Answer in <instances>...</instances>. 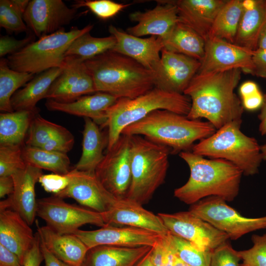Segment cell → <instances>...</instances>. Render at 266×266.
I'll return each instance as SVG.
<instances>
[{"label":"cell","mask_w":266,"mask_h":266,"mask_svg":"<svg viewBox=\"0 0 266 266\" xmlns=\"http://www.w3.org/2000/svg\"><path fill=\"white\" fill-rule=\"evenodd\" d=\"M243 108L253 111L261 108L264 100V95L259 90L257 92L241 98Z\"/></svg>","instance_id":"cell-49"},{"label":"cell","mask_w":266,"mask_h":266,"mask_svg":"<svg viewBox=\"0 0 266 266\" xmlns=\"http://www.w3.org/2000/svg\"><path fill=\"white\" fill-rule=\"evenodd\" d=\"M168 233L163 236L165 252L162 266H173L174 264V254L169 244L167 237Z\"/></svg>","instance_id":"cell-53"},{"label":"cell","mask_w":266,"mask_h":266,"mask_svg":"<svg viewBox=\"0 0 266 266\" xmlns=\"http://www.w3.org/2000/svg\"><path fill=\"white\" fill-rule=\"evenodd\" d=\"M173 266H190L183 262L174 255Z\"/></svg>","instance_id":"cell-58"},{"label":"cell","mask_w":266,"mask_h":266,"mask_svg":"<svg viewBox=\"0 0 266 266\" xmlns=\"http://www.w3.org/2000/svg\"><path fill=\"white\" fill-rule=\"evenodd\" d=\"M38 182L45 191L56 195L66 186L68 178L66 174L50 173L42 175Z\"/></svg>","instance_id":"cell-45"},{"label":"cell","mask_w":266,"mask_h":266,"mask_svg":"<svg viewBox=\"0 0 266 266\" xmlns=\"http://www.w3.org/2000/svg\"><path fill=\"white\" fill-rule=\"evenodd\" d=\"M95 93L94 81L85 61L77 57L67 56L61 73L51 85L45 99L69 102Z\"/></svg>","instance_id":"cell-13"},{"label":"cell","mask_w":266,"mask_h":266,"mask_svg":"<svg viewBox=\"0 0 266 266\" xmlns=\"http://www.w3.org/2000/svg\"><path fill=\"white\" fill-rule=\"evenodd\" d=\"M85 64L96 92L107 93L118 99H133L155 87L151 70L113 50L85 61Z\"/></svg>","instance_id":"cell-3"},{"label":"cell","mask_w":266,"mask_h":266,"mask_svg":"<svg viewBox=\"0 0 266 266\" xmlns=\"http://www.w3.org/2000/svg\"><path fill=\"white\" fill-rule=\"evenodd\" d=\"M0 266H23L17 256L0 244Z\"/></svg>","instance_id":"cell-50"},{"label":"cell","mask_w":266,"mask_h":266,"mask_svg":"<svg viewBox=\"0 0 266 266\" xmlns=\"http://www.w3.org/2000/svg\"><path fill=\"white\" fill-rule=\"evenodd\" d=\"M251 240L250 248L238 251L242 261L240 266H266V233L254 234Z\"/></svg>","instance_id":"cell-41"},{"label":"cell","mask_w":266,"mask_h":266,"mask_svg":"<svg viewBox=\"0 0 266 266\" xmlns=\"http://www.w3.org/2000/svg\"><path fill=\"white\" fill-rule=\"evenodd\" d=\"M153 247L136 266H154L152 260Z\"/></svg>","instance_id":"cell-56"},{"label":"cell","mask_w":266,"mask_h":266,"mask_svg":"<svg viewBox=\"0 0 266 266\" xmlns=\"http://www.w3.org/2000/svg\"><path fill=\"white\" fill-rule=\"evenodd\" d=\"M37 233L46 248L70 266H81L89 248L74 234H60L47 226L37 225Z\"/></svg>","instance_id":"cell-26"},{"label":"cell","mask_w":266,"mask_h":266,"mask_svg":"<svg viewBox=\"0 0 266 266\" xmlns=\"http://www.w3.org/2000/svg\"><path fill=\"white\" fill-rule=\"evenodd\" d=\"M30 226L13 209H0V244L15 254L22 266L35 239Z\"/></svg>","instance_id":"cell-23"},{"label":"cell","mask_w":266,"mask_h":266,"mask_svg":"<svg viewBox=\"0 0 266 266\" xmlns=\"http://www.w3.org/2000/svg\"><path fill=\"white\" fill-rule=\"evenodd\" d=\"M131 4H122L110 0H77L73 7H86L98 17L107 19L113 17Z\"/></svg>","instance_id":"cell-42"},{"label":"cell","mask_w":266,"mask_h":266,"mask_svg":"<svg viewBox=\"0 0 266 266\" xmlns=\"http://www.w3.org/2000/svg\"><path fill=\"white\" fill-rule=\"evenodd\" d=\"M36 215L45 222L46 226L60 234H73L86 224L106 225L100 213L67 203L54 195L37 200Z\"/></svg>","instance_id":"cell-10"},{"label":"cell","mask_w":266,"mask_h":266,"mask_svg":"<svg viewBox=\"0 0 266 266\" xmlns=\"http://www.w3.org/2000/svg\"><path fill=\"white\" fill-rule=\"evenodd\" d=\"M240 260L238 251L228 241L212 252L209 266H240Z\"/></svg>","instance_id":"cell-43"},{"label":"cell","mask_w":266,"mask_h":266,"mask_svg":"<svg viewBox=\"0 0 266 266\" xmlns=\"http://www.w3.org/2000/svg\"><path fill=\"white\" fill-rule=\"evenodd\" d=\"M66 175V186L54 196L73 199L85 207L100 213L110 209L118 200L104 187L95 173L73 167Z\"/></svg>","instance_id":"cell-15"},{"label":"cell","mask_w":266,"mask_h":266,"mask_svg":"<svg viewBox=\"0 0 266 266\" xmlns=\"http://www.w3.org/2000/svg\"><path fill=\"white\" fill-rule=\"evenodd\" d=\"M216 128L208 121L189 119L166 110H155L124 129L122 134L140 135L168 147L171 154L192 149L195 142L213 134Z\"/></svg>","instance_id":"cell-4"},{"label":"cell","mask_w":266,"mask_h":266,"mask_svg":"<svg viewBox=\"0 0 266 266\" xmlns=\"http://www.w3.org/2000/svg\"><path fill=\"white\" fill-rule=\"evenodd\" d=\"M263 160L266 161V143L260 146Z\"/></svg>","instance_id":"cell-59"},{"label":"cell","mask_w":266,"mask_h":266,"mask_svg":"<svg viewBox=\"0 0 266 266\" xmlns=\"http://www.w3.org/2000/svg\"><path fill=\"white\" fill-rule=\"evenodd\" d=\"M95 173L116 198H126L132 180L129 135L121 134L112 148L107 150Z\"/></svg>","instance_id":"cell-12"},{"label":"cell","mask_w":266,"mask_h":266,"mask_svg":"<svg viewBox=\"0 0 266 266\" xmlns=\"http://www.w3.org/2000/svg\"><path fill=\"white\" fill-rule=\"evenodd\" d=\"M189 211L233 240L251 232L266 229V216L257 218L243 216L218 197L204 198L191 205Z\"/></svg>","instance_id":"cell-9"},{"label":"cell","mask_w":266,"mask_h":266,"mask_svg":"<svg viewBox=\"0 0 266 266\" xmlns=\"http://www.w3.org/2000/svg\"><path fill=\"white\" fill-rule=\"evenodd\" d=\"M22 156L26 164L53 173L66 174L71 169L66 153L25 145L22 147Z\"/></svg>","instance_id":"cell-34"},{"label":"cell","mask_w":266,"mask_h":266,"mask_svg":"<svg viewBox=\"0 0 266 266\" xmlns=\"http://www.w3.org/2000/svg\"><path fill=\"white\" fill-rule=\"evenodd\" d=\"M152 248L96 246L89 249L81 266H136Z\"/></svg>","instance_id":"cell-28"},{"label":"cell","mask_w":266,"mask_h":266,"mask_svg":"<svg viewBox=\"0 0 266 266\" xmlns=\"http://www.w3.org/2000/svg\"><path fill=\"white\" fill-rule=\"evenodd\" d=\"M34 76L33 73L11 69L6 59L0 60V110L2 112L14 111L11 104L13 95Z\"/></svg>","instance_id":"cell-35"},{"label":"cell","mask_w":266,"mask_h":266,"mask_svg":"<svg viewBox=\"0 0 266 266\" xmlns=\"http://www.w3.org/2000/svg\"><path fill=\"white\" fill-rule=\"evenodd\" d=\"M41 169L27 165L12 176L14 183L12 195L0 202V209L11 208L17 211L29 225L36 216L37 201L35 186L43 175Z\"/></svg>","instance_id":"cell-19"},{"label":"cell","mask_w":266,"mask_h":266,"mask_svg":"<svg viewBox=\"0 0 266 266\" xmlns=\"http://www.w3.org/2000/svg\"><path fill=\"white\" fill-rule=\"evenodd\" d=\"M43 260L40 246V237L36 232L33 245L26 255L23 266H40Z\"/></svg>","instance_id":"cell-47"},{"label":"cell","mask_w":266,"mask_h":266,"mask_svg":"<svg viewBox=\"0 0 266 266\" xmlns=\"http://www.w3.org/2000/svg\"><path fill=\"white\" fill-rule=\"evenodd\" d=\"M33 35H29L22 39H16L14 37L2 35L0 37V57L3 58L5 55H12L28 44L34 41Z\"/></svg>","instance_id":"cell-44"},{"label":"cell","mask_w":266,"mask_h":266,"mask_svg":"<svg viewBox=\"0 0 266 266\" xmlns=\"http://www.w3.org/2000/svg\"><path fill=\"white\" fill-rule=\"evenodd\" d=\"M14 183L12 176L0 177V198L10 196L14 191Z\"/></svg>","instance_id":"cell-52"},{"label":"cell","mask_w":266,"mask_h":266,"mask_svg":"<svg viewBox=\"0 0 266 266\" xmlns=\"http://www.w3.org/2000/svg\"><path fill=\"white\" fill-rule=\"evenodd\" d=\"M93 25L82 29L72 28L69 31L61 29L33 41L19 51L7 56L12 69L38 74L54 67H62L65 53L72 42L83 34L91 32Z\"/></svg>","instance_id":"cell-8"},{"label":"cell","mask_w":266,"mask_h":266,"mask_svg":"<svg viewBox=\"0 0 266 266\" xmlns=\"http://www.w3.org/2000/svg\"><path fill=\"white\" fill-rule=\"evenodd\" d=\"M90 33L87 32L75 39L67 49L65 57L75 56L86 61L114 48L116 40L113 35L97 37L92 36Z\"/></svg>","instance_id":"cell-36"},{"label":"cell","mask_w":266,"mask_h":266,"mask_svg":"<svg viewBox=\"0 0 266 266\" xmlns=\"http://www.w3.org/2000/svg\"><path fill=\"white\" fill-rule=\"evenodd\" d=\"M62 67H54L37 74L12 97L11 104L14 111L38 110L36 105L45 98L51 85L60 75Z\"/></svg>","instance_id":"cell-29"},{"label":"cell","mask_w":266,"mask_h":266,"mask_svg":"<svg viewBox=\"0 0 266 266\" xmlns=\"http://www.w3.org/2000/svg\"><path fill=\"white\" fill-rule=\"evenodd\" d=\"M241 70L197 73L183 94L191 100L190 119L205 118L216 130L234 121L242 120L243 107L234 93Z\"/></svg>","instance_id":"cell-1"},{"label":"cell","mask_w":266,"mask_h":266,"mask_svg":"<svg viewBox=\"0 0 266 266\" xmlns=\"http://www.w3.org/2000/svg\"><path fill=\"white\" fill-rule=\"evenodd\" d=\"M118 99L107 93L96 92L69 102H60L48 99L45 105L50 111L89 118L103 128L107 121V111Z\"/></svg>","instance_id":"cell-24"},{"label":"cell","mask_w":266,"mask_h":266,"mask_svg":"<svg viewBox=\"0 0 266 266\" xmlns=\"http://www.w3.org/2000/svg\"><path fill=\"white\" fill-rule=\"evenodd\" d=\"M130 137L132 180L126 198L142 205L164 183L170 150L140 135Z\"/></svg>","instance_id":"cell-6"},{"label":"cell","mask_w":266,"mask_h":266,"mask_svg":"<svg viewBox=\"0 0 266 266\" xmlns=\"http://www.w3.org/2000/svg\"><path fill=\"white\" fill-rule=\"evenodd\" d=\"M257 49L266 50V26L260 36Z\"/></svg>","instance_id":"cell-57"},{"label":"cell","mask_w":266,"mask_h":266,"mask_svg":"<svg viewBox=\"0 0 266 266\" xmlns=\"http://www.w3.org/2000/svg\"><path fill=\"white\" fill-rule=\"evenodd\" d=\"M20 146L0 145V177L12 176L24 168L27 164Z\"/></svg>","instance_id":"cell-40"},{"label":"cell","mask_w":266,"mask_h":266,"mask_svg":"<svg viewBox=\"0 0 266 266\" xmlns=\"http://www.w3.org/2000/svg\"><path fill=\"white\" fill-rule=\"evenodd\" d=\"M154 8L145 12L136 11L130 15L137 24L127 29V33L141 37L147 35L163 38L179 22L178 10L173 0H159Z\"/></svg>","instance_id":"cell-21"},{"label":"cell","mask_w":266,"mask_h":266,"mask_svg":"<svg viewBox=\"0 0 266 266\" xmlns=\"http://www.w3.org/2000/svg\"><path fill=\"white\" fill-rule=\"evenodd\" d=\"M251 74L266 79V50L257 49L252 56Z\"/></svg>","instance_id":"cell-48"},{"label":"cell","mask_w":266,"mask_h":266,"mask_svg":"<svg viewBox=\"0 0 266 266\" xmlns=\"http://www.w3.org/2000/svg\"><path fill=\"white\" fill-rule=\"evenodd\" d=\"M82 132V151L78 162L74 168L80 171L95 173L103 159V153L107 138H105L99 125L89 118H84Z\"/></svg>","instance_id":"cell-30"},{"label":"cell","mask_w":266,"mask_h":266,"mask_svg":"<svg viewBox=\"0 0 266 266\" xmlns=\"http://www.w3.org/2000/svg\"><path fill=\"white\" fill-rule=\"evenodd\" d=\"M242 14L234 44L255 51L266 26V0H242Z\"/></svg>","instance_id":"cell-27"},{"label":"cell","mask_w":266,"mask_h":266,"mask_svg":"<svg viewBox=\"0 0 266 266\" xmlns=\"http://www.w3.org/2000/svg\"><path fill=\"white\" fill-rule=\"evenodd\" d=\"M200 66L197 59L163 48L160 60L152 70L155 87L183 94Z\"/></svg>","instance_id":"cell-14"},{"label":"cell","mask_w":266,"mask_h":266,"mask_svg":"<svg viewBox=\"0 0 266 266\" xmlns=\"http://www.w3.org/2000/svg\"><path fill=\"white\" fill-rule=\"evenodd\" d=\"M73 234L79 237L89 249L101 245L153 247L162 236L142 229L129 226L118 227L111 225L92 231L79 229Z\"/></svg>","instance_id":"cell-18"},{"label":"cell","mask_w":266,"mask_h":266,"mask_svg":"<svg viewBox=\"0 0 266 266\" xmlns=\"http://www.w3.org/2000/svg\"><path fill=\"white\" fill-rule=\"evenodd\" d=\"M23 15L12 0H0V26L7 32L19 33L27 31Z\"/></svg>","instance_id":"cell-39"},{"label":"cell","mask_w":266,"mask_h":266,"mask_svg":"<svg viewBox=\"0 0 266 266\" xmlns=\"http://www.w3.org/2000/svg\"><path fill=\"white\" fill-rule=\"evenodd\" d=\"M227 0H173L178 10L179 21L189 27L205 40L215 19Z\"/></svg>","instance_id":"cell-25"},{"label":"cell","mask_w":266,"mask_h":266,"mask_svg":"<svg viewBox=\"0 0 266 266\" xmlns=\"http://www.w3.org/2000/svg\"><path fill=\"white\" fill-rule=\"evenodd\" d=\"M67 130L65 127L43 118L38 113L32 121L25 145L41 148L48 141Z\"/></svg>","instance_id":"cell-38"},{"label":"cell","mask_w":266,"mask_h":266,"mask_svg":"<svg viewBox=\"0 0 266 266\" xmlns=\"http://www.w3.org/2000/svg\"><path fill=\"white\" fill-rule=\"evenodd\" d=\"M157 215L170 233L201 251L212 252L230 239L227 234L189 210Z\"/></svg>","instance_id":"cell-11"},{"label":"cell","mask_w":266,"mask_h":266,"mask_svg":"<svg viewBox=\"0 0 266 266\" xmlns=\"http://www.w3.org/2000/svg\"><path fill=\"white\" fill-rule=\"evenodd\" d=\"M38 110H18L0 114V145L24 146L32 120Z\"/></svg>","instance_id":"cell-32"},{"label":"cell","mask_w":266,"mask_h":266,"mask_svg":"<svg viewBox=\"0 0 266 266\" xmlns=\"http://www.w3.org/2000/svg\"><path fill=\"white\" fill-rule=\"evenodd\" d=\"M191 106L190 99L183 94L167 92L154 87L133 99L119 98L107 111V150L110 149L124 129L157 110H166L187 116Z\"/></svg>","instance_id":"cell-5"},{"label":"cell","mask_w":266,"mask_h":266,"mask_svg":"<svg viewBox=\"0 0 266 266\" xmlns=\"http://www.w3.org/2000/svg\"><path fill=\"white\" fill-rule=\"evenodd\" d=\"M205 52L197 73L239 69L251 74L254 51L216 37L205 40Z\"/></svg>","instance_id":"cell-16"},{"label":"cell","mask_w":266,"mask_h":266,"mask_svg":"<svg viewBox=\"0 0 266 266\" xmlns=\"http://www.w3.org/2000/svg\"><path fill=\"white\" fill-rule=\"evenodd\" d=\"M167 237L174 255L190 266H209L212 252H203L169 232Z\"/></svg>","instance_id":"cell-37"},{"label":"cell","mask_w":266,"mask_h":266,"mask_svg":"<svg viewBox=\"0 0 266 266\" xmlns=\"http://www.w3.org/2000/svg\"><path fill=\"white\" fill-rule=\"evenodd\" d=\"M260 121L259 130L262 135L266 134V94L264 95V100L258 115Z\"/></svg>","instance_id":"cell-55"},{"label":"cell","mask_w":266,"mask_h":266,"mask_svg":"<svg viewBox=\"0 0 266 266\" xmlns=\"http://www.w3.org/2000/svg\"><path fill=\"white\" fill-rule=\"evenodd\" d=\"M163 48L200 62L205 52V40L189 27L178 22L164 38Z\"/></svg>","instance_id":"cell-31"},{"label":"cell","mask_w":266,"mask_h":266,"mask_svg":"<svg viewBox=\"0 0 266 266\" xmlns=\"http://www.w3.org/2000/svg\"><path fill=\"white\" fill-rule=\"evenodd\" d=\"M259 90L257 84L251 81H247L243 83L239 89L241 98L253 94Z\"/></svg>","instance_id":"cell-54"},{"label":"cell","mask_w":266,"mask_h":266,"mask_svg":"<svg viewBox=\"0 0 266 266\" xmlns=\"http://www.w3.org/2000/svg\"><path fill=\"white\" fill-rule=\"evenodd\" d=\"M108 31L116 40L112 50L131 58L151 71L159 62L160 54L163 48L160 37L141 38L124 32L113 25L109 27Z\"/></svg>","instance_id":"cell-22"},{"label":"cell","mask_w":266,"mask_h":266,"mask_svg":"<svg viewBox=\"0 0 266 266\" xmlns=\"http://www.w3.org/2000/svg\"><path fill=\"white\" fill-rule=\"evenodd\" d=\"M74 143V136L67 130L48 141L41 148L67 154L73 148Z\"/></svg>","instance_id":"cell-46"},{"label":"cell","mask_w":266,"mask_h":266,"mask_svg":"<svg viewBox=\"0 0 266 266\" xmlns=\"http://www.w3.org/2000/svg\"><path fill=\"white\" fill-rule=\"evenodd\" d=\"M106 225H121L149 231L161 236L168 230L158 215L127 198L118 199L108 211L100 213Z\"/></svg>","instance_id":"cell-20"},{"label":"cell","mask_w":266,"mask_h":266,"mask_svg":"<svg viewBox=\"0 0 266 266\" xmlns=\"http://www.w3.org/2000/svg\"><path fill=\"white\" fill-rule=\"evenodd\" d=\"M241 123L242 120L234 121L225 125L194 144L192 152L202 157L228 161L246 176L257 174L263 160L261 146L255 138L241 131Z\"/></svg>","instance_id":"cell-7"},{"label":"cell","mask_w":266,"mask_h":266,"mask_svg":"<svg viewBox=\"0 0 266 266\" xmlns=\"http://www.w3.org/2000/svg\"><path fill=\"white\" fill-rule=\"evenodd\" d=\"M179 156L190 171L187 182L174 191L181 201L192 205L211 196L232 201L237 197L243 173L235 165L223 159H206L190 151L182 152Z\"/></svg>","instance_id":"cell-2"},{"label":"cell","mask_w":266,"mask_h":266,"mask_svg":"<svg viewBox=\"0 0 266 266\" xmlns=\"http://www.w3.org/2000/svg\"><path fill=\"white\" fill-rule=\"evenodd\" d=\"M40 246L44 261L45 266H70L62 262L52 254L40 239Z\"/></svg>","instance_id":"cell-51"},{"label":"cell","mask_w":266,"mask_h":266,"mask_svg":"<svg viewBox=\"0 0 266 266\" xmlns=\"http://www.w3.org/2000/svg\"><path fill=\"white\" fill-rule=\"evenodd\" d=\"M76 9L68 7L62 0H30L24 14L27 26L38 38L54 33L69 24Z\"/></svg>","instance_id":"cell-17"},{"label":"cell","mask_w":266,"mask_h":266,"mask_svg":"<svg viewBox=\"0 0 266 266\" xmlns=\"http://www.w3.org/2000/svg\"><path fill=\"white\" fill-rule=\"evenodd\" d=\"M242 1L227 0L218 13L208 37H216L234 43L242 12Z\"/></svg>","instance_id":"cell-33"}]
</instances>
